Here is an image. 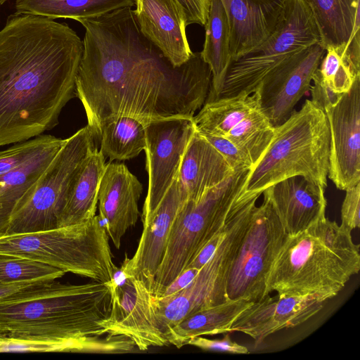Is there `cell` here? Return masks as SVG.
<instances>
[{
  "mask_svg": "<svg viewBox=\"0 0 360 360\" xmlns=\"http://www.w3.org/2000/svg\"><path fill=\"white\" fill-rule=\"evenodd\" d=\"M79 22L85 34L75 92L95 138L111 117L128 116L143 124L193 117L204 105L212 72L200 52L174 67L142 34L131 7Z\"/></svg>",
  "mask_w": 360,
  "mask_h": 360,
  "instance_id": "cell-1",
  "label": "cell"
},
{
  "mask_svg": "<svg viewBox=\"0 0 360 360\" xmlns=\"http://www.w3.org/2000/svg\"><path fill=\"white\" fill-rule=\"evenodd\" d=\"M83 41L65 23L10 15L0 30V146L34 138L58 123L76 96Z\"/></svg>",
  "mask_w": 360,
  "mask_h": 360,
  "instance_id": "cell-2",
  "label": "cell"
},
{
  "mask_svg": "<svg viewBox=\"0 0 360 360\" xmlns=\"http://www.w3.org/2000/svg\"><path fill=\"white\" fill-rule=\"evenodd\" d=\"M111 282L65 283L51 295L0 302V338L72 341L88 353L132 352L131 339L102 326L111 309Z\"/></svg>",
  "mask_w": 360,
  "mask_h": 360,
  "instance_id": "cell-3",
  "label": "cell"
},
{
  "mask_svg": "<svg viewBox=\"0 0 360 360\" xmlns=\"http://www.w3.org/2000/svg\"><path fill=\"white\" fill-rule=\"evenodd\" d=\"M351 231L325 217L287 236L266 283V295H316L328 300L360 270L359 245Z\"/></svg>",
  "mask_w": 360,
  "mask_h": 360,
  "instance_id": "cell-4",
  "label": "cell"
},
{
  "mask_svg": "<svg viewBox=\"0 0 360 360\" xmlns=\"http://www.w3.org/2000/svg\"><path fill=\"white\" fill-rule=\"evenodd\" d=\"M330 131L326 114L307 99L281 124L259 162L251 169L240 197L262 194L269 186L301 176L326 190L329 169Z\"/></svg>",
  "mask_w": 360,
  "mask_h": 360,
  "instance_id": "cell-5",
  "label": "cell"
},
{
  "mask_svg": "<svg viewBox=\"0 0 360 360\" xmlns=\"http://www.w3.org/2000/svg\"><path fill=\"white\" fill-rule=\"evenodd\" d=\"M99 215L72 226L0 236V253L46 264L94 281H113L109 236Z\"/></svg>",
  "mask_w": 360,
  "mask_h": 360,
  "instance_id": "cell-6",
  "label": "cell"
},
{
  "mask_svg": "<svg viewBox=\"0 0 360 360\" xmlns=\"http://www.w3.org/2000/svg\"><path fill=\"white\" fill-rule=\"evenodd\" d=\"M251 171L245 168L208 190L198 200H186L172 224L151 292L160 297L198 252L224 225Z\"/></svg>",
  "mask_w": 360,
  "mask_h": 360,
  "instance_id": "cell-7",
  "label": "cell"
},
{
  "mask_svg": "<svg viewBox=\"0 0 360 360\" xmlns=\"http://www.w3.org/2000/svg\"><path fill=\"white\" fill-rule=\"evenodd\" d=\"M95 140L88 125L65 139L46 169L15 204L2 236L58 227L79 173L96 148Z\"/></svg>",
  "mask_w": 360,
  "mask_h": 360,
  "instance_id": "cell-8",
  "label": "cell"
},
{
  "mask_svg": "<svg viewBox=\"0 0 360 360\" xmlns=\"http://www.w3.org/2000/svg\"><path fill=\"white\" fill-rule=\"evenodd\" d=\"M260 195L239 196L229 212L222 240L195 278L176 294L158 297V316L165 333L186 317L228 300L226 285L230 267Z\"/></svg>",
  "mask_w": 360,
  "mask_h": 360,
  "instance_id": "cell-9",
  "label": "cell"
},
{
  "mask_svg": "<svg viewBox=\"0 0 360 360\" xmlns=\"http://www.w3.org/2000/svg\"><path fill=\"white\" fill-rule=\"evenodd\" d=\"M321 42L314 15L303 0H288L273 33L260 45L233 62L221 97L257 91L264 77L285 58L299 50Z\"/></svg>",
  "mask_w": 360,
  "mask_h": 360,
  "instance_id": "cell-10",
  "label": "cell"
},
{
  "mask_svg": "<svg viewBox=\"0 0 360 360\" xmlns=\"http://www.w3.org/2000/svg\"><path fill=\"white\" fill-rule=\"evenodd\" d=\"M269 200L255 207L248 229L230 267L228 300L257 302L266 295V283L287 237Z\"/></svg>",
  "mask_w": 360,
  "mask_h": 360,
  "instance_id": "cell-11",
  "label": "cell"
},
{
  "mask_svg": "<svg viewBox=\"0 0 360 360\" xmlns=\"http://www.w3.org/2000/svg\"><path fill=\"white\" fill-rule=\"evenodd\" d=\"M112 304L102 326L111 335L131 339L139 350L169 345L158 317V297L146 284L120 269L111 282Z\"/></svg>",
  "mask_w": 360,
  "mask_h": 360,
  "instance_id": "cell-12",
  "label": "cell"
},
{
  "mask_svg": "<svg viewBox=\"0 0 360 360\" xmlns=\"http://www.w3.org/2000/svg\"><path fill=\"white\" fill-rule=\"evenodd\" d=\"M148 191L143 209L156 206L176 179L195 129L193 117H172L143 123Z\"/></svg>",
  "mask_w": 360,
  "mask_h": 360,
  "instance_id": "cell-13",
  "label": "cell"
},
{
  "mask_svg": "<svg viewBox=\"0 0 360 360\" xmlns=\"http://www.w3.org/2000/svg\"><path fill=\"white\" fill-rule=\"evenodd\" d=\"M325 53L321 42L314 43L285 58L262 80L257 90L260 108L274 127L292 115L297 103L309 90Z\"/></svg>",
  "mask_w": 360,
  "mask_h": 360,
  "instance_id": "cell-14",
  "label": "cell"
},
{
  "mask_svg": "<svg viewBox=\"0 0 360 360\" xmlns=\"http://www.w3.org/2000/svg\"><path fill=\"white\" fill-rule=\"evenodd\" d=\"M324 112L330 131L328 177L345 191L360 182V77Z\"/></svg>",
  "mask_w": 360,
  "mask_h": 360,
  "instance_id": "cell-15",
  "label": "cell"
},
{
  "mask_svg": "<svg viewBox=\"0 0 360 360\" xmlns=\"http://www.w3.org/2000/svg\"><path fill=\"white\" fill-rule=\"evenodd\" d=\"M186 200V192L175 179L156 206L143 209V230L137 249L131 258L126 257L120 269L124 276L139 279L151 291L172 224Z\"/></svg>",
  "mask_w": 360,
  "mask_h": 360,
  "instance_id": "cell-16",
  "label": "cell"
},
{
  "mask_svg": "<svg viewBox=\"0 0 360 360\" xmlns=\"http://www.w3.org/2000/svg\"><path fill=\"white\" fill-rule=\"evenodd\" d=\"M327 300L316 295H269L241 312L232 324L231 333H243L259 345L276 332L303 323L316 314Z\"/></svg>",
  "mask_w": 360,
  "mask_h": 360,
  "instance_id": "cell-17",
  "label": "cell"
},
{
  "mask_svg": "<svg viewBox=\"0 0 360 360\" xmlns=\"http://www.w3.org/2000/svg\"><path fill=\"white\" fill-rule=\"evenodd\" d=\"M142 191V184L124 163L105 165L98 190V215L117 249L127 231L137 222Z\"/></svg>",
  "mask_w": 360,
  "mask_h": 360,
  "instance_id": "cell-18",
  "label": "cell"
},
{
  "mask_svg": "<svg viewBox=\"0 0 360 360\" xmlns=\"http://www.w3.org/2000/svg\"><path fill=\"white\" fill-rule=\"evenodd\" d=\"M134 10L142 34L174 66L192 56L186 33V18L176 0H136Z\"/></svg>",
  "mask_w": 360,
  "mask_h": 360,
  "instance_id": "cell-19",
  "label": "cell"
},
{
  "mask_svg": "<svg viewBox=\"0 0 360 360\" xmlns=\"http://www.w3.org/2000/svg\"><path fill=\"white\" fill-rule=\"evenodd\" d=\"M325 190L301 176L281 180L262 192L288 236L295 235L326 217Z\"/></svg>",
  "mask_w": 360,
  "mask_h": 360,
  "instance_id": "cell-20",
  "label": "cell"
},
{
  "mask_svg": "<svg viewBox=\"0 0 360 360\" xmlns=\"http://www.w3.org/2000/svg\"><path fill=\"white\" fill-rule=\"evenodd\" d=\"M230 28L234 62L260 45L273 33L288 0H220ZM232 62V63H233Z\"/></svg>",
  "mask_w": 360,
  "mask_h": 360,
  "instance_id": "cell-21",
  "label": "cell"
},
{
  "mask_svg": "<svg viewBox=\"0 0 360 360\" xmlns=\"http://www.w3.org/2000/svg\"><path fill=\"white\" fill-rule=\"evenodd\" d=\"M233 172L222 155L195 131L184 153L176 179L186 192L187 200L196 201Z\"/></svg>",
  "mask_w": 360,
  "mask_h": 360,
  "instance_id": "cell-22",
  "label": "cell"
},
{
  "mask_svg": "<svg viewBox=\"0 0 360 360\" xmlns=\"http://www.w3.org/2000/svg\"><path fill=\"white\" fill-rule=\"evenodd\" d=\"M204 27L205 42L200 55L212 72L211 85L206 103L219 98L233 62L229 20L220 0H210L209 14Z\"/></svg>",
  "mask_w": 360,
  "mask_h": 360,
  "instance_id": "cell-23",
  "label": "cell"
},
{
  "mask_svg": "<svg viewBox=\"0 0 360 360\" xmlns=\"http://www.w3.org/2000/svg\"><path fill=\"white\" fill-rule=\"evenodd\" d=\"M303 1L314 15L326 49L347 47L359 32V0Z\"/></svg>",
  "mask_w": 360,
  "mask_h": 360,
  "instance_id": "cell-24",
  "label": "cell"
},
{
  "mask_svg": "<svg viewBox=\"0 0 360 360\" xmlns=\"http://www.w3.org/2000/svg\"><path fill=\"white\" fill-rule=\"evenodd\" d=\"M252 302L245 300H227L198 311L172 327L165 338L169 345L181 348L195 337L231 333V327L236 318Z\"/></svg>",
  "mask_w": 360,
  "mask_h": 360,
  "instance_id": "cell-25",
  "label": "cell"
},
{
  "mask_svg": "<svg viewBox=\"0 0 360 360\" xmlns=\"http://www.w3.org/2000/svg\"><path fill=\"white\" fill-rule=\"evenodd\" d=\"M65 141L55 137L20 167L0 176V236L17 202L46 169Z\"/></svg>",
  "mask_w": 360,
  "mask_h": 360,
  "instance_id": "cell-26",
  "label": "cell"
},
{
  "mask_svg": "<svg viewBox=\"0 0 360 360\" xmlns=\"http://www.w3.org/2000/svg\"><path fill=\"white\" fill-rule=\"evenodd\" d=\"M105 157L96 148L83 165L62 213L58 227L84 223L95 216Z\"/></svg>",
  "mask_w": 360,
  "mask_h": 360,
  "instance_id": "cell-27",
  "label": "cell"
},
{
  "mask_svg": "<svg viewBox=\"0 0 360 360\" xmlns=\"http://www.w3.org/2000/svg\"><path fill=\"white\" fill-rule=\"evenodd\" d=\"M259 108L258 91L206 102L193 117L195 129L200 134L225 138L233 128Z\"/></svg>",
  "mask_w": 360,
  "mask_h": 360,
  "instance_id": "cell-28",
  "label": "cell"
},
{
  "mask_svg": "<svg viewBox=\"0 0 360 360\" xmlns=\"http://www.w3.org/2000/svg\"><path fill=\"white\" fill-rule=\"evenodd\" d=\"M136 0H15L17 13L46 17L52 20L70 18L79 22L112 11L131 7Z\"/></svg>",
  "mask_w": 360,
  "mask_h": 360,
  "instance_id": "cell-29",
  "label": "cell"
},
{
  "mask_svg": "<svg viewBox=\"0 0 360 360\" xmlns=\"http://www.w3.org/2000/svg\"><path fill=\"white\" fill-rule=\"evenodd\" d=\"M360 77V47L351 41L347 47H328L312 82L320 84L333 94L342 97Z\"/></svg>",
  "mask_w": 360,
  "mask_h": 360,
  "instance_id": "cell-30",
  "label": "cell"
},
{
  "mask_svg": "<svg viewBox=\"0 0 360 360\" xmlns=\"http://www.w3.org/2000/svg\"><path fill=\"white\" fill-rule=\"evenodd\" d=\"M96 139L101 143L99 150L110 161L131 159L146 148L143 124L128 116L111 117L105 120Z\"/></svg>",
  "mask_w": 360,
  "mask_h": 360,
  "instance_id": "cell-31",
  "label": "cell"
},
{
  "mask_svg": "<svg viewBox=\"0 0 360 360\" xmlns=\"http://www.w3.org/2000/svg\"><path fill=\"white\" fill-rule=\"evenodd\" d=\"M274 135V127L259 108L233 128L225 139L247 156L252 169L263 157Z\"/></svg>",
  "mask_w": 360,
  "mask_h": 360,
  "instance_id": "cell-32",
  "label": "cell"
},
{
  "mask_svg": "<svg viewBox=\"0 0 360 360\" xmlns=\"http://www.w3.org/2000/svg\"><path fill=\"white\" fill-rule=\"evenodd\" d=\"M65 274L53 266L0 253V282L56 280Z\"/></svg>",
  "mask_w": 360,
  "mask_h": 360,
  "instance_id": "cell-33",
  "label": "cell"
},
{
  "mask_svg": "<svg viewBox=\"0 0 360 360\" xmlns=\"http://www.w3.org/2000/svg\"><path fill=\"white\" fill-rule=\"evenodd\" d=\"M56 280L0 282V302H20L53 294L65 286Z\"/></svg>",
  "mask_w": 360,
  "mask_h": 360,
  "instance_id": "cell-34",
  "label": "cell"
},
{
  "mask_svg": "<svg viewBox=\"0 0 360 360\" xmlns=\"http://www.w3.org/2000/svg\"><path fill=\"white\" fill-rule=\"evenodd\" d=\"M86 352L79 344L67 340L0 338V352Z\"/></svg>",
  "mask_w": 360,
  "mask_h": 360,
  "instance_id": "cell-35",
  "label": "cell"
},
{
  "mask_svg": "<svg viewBox=\"0 0 360 360\" xmlns=\"http://www.w3.org/2000/svg\"><path fill=\"white\" fill-rule=\"evenodd\" d=\"M55 138L39 135L32 139L16 143L7 150L0 151V176L20 167Z\"/></svg>",
  "mask_w": 360,
  "mask_h": 360,
  "instance_id": "cell-36",
  "label": "cell"
},
{
  "mask_svg": "<svg viewBox=\"0 0 360 360\" xmlns=\"http://www.w3.org/2000/svg\"><path fill=\"white\" fill-rule=\"evenodd\" d=\"M201 135L222 155L233 171L245 168L252 169L247 156L228 139L210 135Z\"/></svg>",
  "mask_w": 360,
  "mask_h": 360,
  "instance_id": "cell-37",
  "label": "cell"
},
{
  "mask_svg": "<svg viewBox=\"0 0 360 360\" xmlns=\"http://www.w3.org/2000/svg\"><path fill=\"white\" fill-rule=\"evenodd\" d=\"M341 207V224L349 231L360 225V182L345 190Z\"/></svg>",
  "mask_w": 360,
  "mask_h": 360,
  "instance_id": "cell-38",
  "label": "cell"
},
{
  "mask_svg": "<svg viewBox=\"0 0 360 360\" xmlns=\"http://www.w3.org/2000/svg\"><path fill=\"white\" fill-rule=\"evenodd\" d=\"M186 345L195 346L203 350L218 351L231 354H245L249 353L248 349L233 341L229 334L222 339H208L202 336L190 339Z\"/></svg>",
  "mask_w": 360,
  "mask_h": 360,
  "instance_id": "cell-39",
  "label": "cell"
},
{
  "mask_svg": "<svg viewBox=\"0 0 360 360\" xmlns=\"http://www.w3.org/2000/svg\"><path fill=\"white\" fill-rule=\"evenodd\" d=\"M182 6L187 25L198 24L205 26L210 7V0H176Z\"/></svg>",
  "mask_w": 360,
  "mask_h": 360,
  "instance_id": "cell-40",
  "label": "cell"
},
{
  "mask_svg": "<svg viewBox=\"0 0 360 360\" xmlns=\"http://www.w3.org/2000/svg\"><path fill=\"white\" fill-rule=\"evenodd\" d=\"M198 271L195 269H185L165 288L160 297H169L181 291L195 278Z\"/></svg>",
  "mask_w": 360,
  "mask_h": 360,
  "instance_id": "cell-41",
  "label": "cell"
},
{
  "mask_svg": "<svg viewBox=\"0 0 360 360\" xmlns=\"http://www.w3.org/2000/svg\"><path fill=\"white\" fill-rule=\"evenodd\" d=\"M7 0H0V4H4Z\"/></svg>",
  "mask_w": 360,
  "mask_h": 360,
  "instance_id": "cell-42",
  "label": "cell"
}]
</instances>
